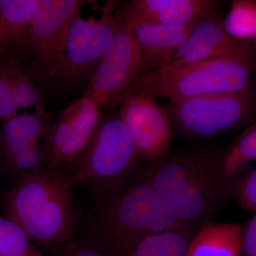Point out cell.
<instances>
[{
  "mask_svg": "<svg viewBox=\"0 0 256 256\" xmlns=\"http://www.w3.org/2000/svg\"><path fill=\"white\" fill-rule=\"evenodd\" d=\"M230 194L242 210L256 213V169L232 183Z\"/></svg>",
  "mask_w": 256,
  "mask_h": 256,
  "instance_id": "obj_25",
  "label": "cell"
},
{
  "mask_svg": "<svg viewBox=\"0 0 256 256\" xmlns=\"http://www.w3.org/2000/svg\"><path fill=\"white\" fill-rule=\"evenodd\" d=\"M220 4L216 0H132L124 13L143 21L180 26L217 16Z\"/></svg>",
  "mask_w": 256,
  "mask_h": 256,
  "instance_id": "obj_15",
  "label": "cell"
},
{
  "mask_svg": "<svg viewBox=\"0 0 256 256\" xmlns=\"http://www.w3.org/2000/svg\"><path fill=\"white\" fill-rule=\"evenodd\" d=\"M121 14L132 30L148 72L160 70L172 63L196 23L172 26Z\"/></svg>",
  "mask_w": 256,
  "mask_h": 256,
  "instance_id": "obj_14",
  "label": "cell"
},
{
  "mask_svg": "<svg viewBox=\"0 0 256 256\" xmlns=\"http://www.w3.org/2000/svg\"><path fill=\"white\" fill-rule=\"evenodd\" d=\"M84 0H42L30 24L32 68L45 82L54 84L63 62L72 22L80 16Z\"/></svg>",
  "mask_w": 256,
  "mask_h": 256,
  "instance_id": "obj_9",
  "label": "cell"
},
{
  "mask_svg": "<svg viewBox=\"0 0 256 256\" xmlns=\"http://www.w3.org/2000/svg\"><path fill=\"white\" fill-rule=\"evenodd\" d=\"M142 159L118 112L101 118L68 178L72 186L86 185L92 193L116 192L136 180Z\"/></svg>",
  "mask_w": 256,
  "mask_h": 256,
  "instance_id": "obj_5",
  "label": "cell"
},
{
  "mask_svg": "<svg viewBox=\"0 0 256 256\" xmlns=\"http://www.w3.org/2000/svg\"><path fill=\"white\" fill-rule=\"evenodd\" d=\"M62 169L18 175L3 198L4 216L18 224L37 247L50 250L75 238L84 217Z\"/></svg>",
  "mask_w": 256,
  "mask_h": 256,
  "instance_id": "obj_3",
  "label": "cell"
},
{
  "mask_svg": "<svg viewBox=\"0 0 256 256\" xmlns=\"http://www.w3.org/2000/svg\"><path fill=\"white\" fill-rule=\"evenodd\" d=\"M242 230V254L256 256V213Z\"/></svg>",
  "mask_w": 256,
  "mask_h": 256,
  "instance_id": "obj_27",
  "label": "cell"
},
{
  "mask_svg": "<svg viewBox=\"0 0 256 256\" xmlns=\"http://www.w3.org/2000/svg\"><path fill=\"white\" fill-rule=\"evenodd\" d=\"M222 22L225 30L234 38L256 43L255 1L236 0Z\"/></svg>",
  "mask_w": 256,
  "mask_h": 256,
  "instance_id": "obj_21",
  "label": "cell"
},
{
  "mask_svg": "<svg viewBox=\"0 0 256 256\" xmlns=\"http://www.w3.org/2000/svg\"><path fill=\"white\" fill-rule=\"evenodd\" d=\"M223 161L226 174L232 182L247 164L256 161V118L224 154Z\"/></svg>",
  "mask_w": 256,
  "mask_h": 256,
  "instance_id": "obj_20",
  "label": "cell"
},
{
  "mask_svg": "<svg viewBox=\"0 0 256 256\" xmlns=\"http://www.w3.org/2000/svg\"><path fill=\"white\" fill-rule=\"evenodd\" d=\"M173 130L188 139L203 140L233 131L256 118V92L197 96L168 102L164 106Z\"/></svg>",
  "mask_w": 256,
  "mask_h": 256,
  "instance_id": "obj_6",
  "label": "cell"
},
{
  "mask_svg": "<svg viewBox=\"0 0 256 256\" xmlns=\"http://www.w3.org/2000/svg\"><path fill=\"white\" fill-rule=\"evenodd\" d=\"M242 230L238 223L205 222L192 236L186 256H242Z\"/></svg>",
  "mask_w": 256,
  "mask_h": 256,
  "instance_id": "obj_17",
  "label": "cell"
},
{
  "mask_svg": "<svg viewBox=\"0 0 256 256\" xmlns=\"http://www.w3.org/2000/svg\"><path fill=\"white\" fill-rule=\"evenodd\" d=\"M44 160V153L38 144H30L2 158L0 165L4 171L20 175L42 169Z\"/></svg>",
  "mask_w": 256,
  "mask_h": 256,
  "instance_id": "obj_23",
  "label": "cell"
},
{
  "mask_svg": "<svg viewBox=\"0 0 256 256\" xmlns=\"http://www.w3.org/2000/svg\"><path fill=\"white\" fill-rule=\"evenodd\" d=\"M254 58L226 56L143 74L129 92H142L173 102L252 88Z\"/></svg>",
  "mask_w": 256,
  "mask_h": 256,
  "instance_id": "obj_4",
  "label": "cell"
},
{
  "mask_svg": "<svg viewBox=\"0 0 256 256\" xmlns=\"http://www.w3.org/2000/svg\"><path fill=\"white\" fill-rule=\"evenodd\" d=\"M136 178L156 188L194 232L218 214L232 183L224 171L223 156L207 150L168 153L150 161Z\"/></svg>",
  "mask_w": 256,
  "mask_h": 256,
  "instance_id": "obj_2",
  "label": "cell"
},
{
  "mask_svg": "<svg viewBox=\"0 0 256 256\" xmlns=\"http://www.w3.org/2000/svg\"><path fill=\"white\" fill-rule=\"evenodd\" d=\"M255 54L256 47L252 42L234 38L225 30L222 20L214 16L202 18L194 24L172 63L164 68L174 69L220 57L254 58Z\"/></svg>",
  "mask_w": 256,
  "mask_h": 256,
  "instance_id": "obj_12",
  "label": "cell"
},
{
  "mask_svg": "<svg viewBox=\"0 0 256 256\" xmlns=\"http://www.w3.org/2000/svg\"><path fill=\"white\" fill-rule=\"evenodd\" d=\"M118 1L108 0L98 18H76L67 36L63 62L54 85L68 90L88 84L120 23Z\"/></svg>",
  "mask_w": 256,
  "mask_h": 256,
  "instance_id": "obj_7",
  "label": "cell"
},
{
  "mask_svg": "<svg viewBox=\"0 0 256 256\" xmlns=\"http://www.w3.org/2000/svg\"><path fill=\"white\" fill-rule=\"evenodd\" d=\"M94 197L79 240L107 255L129 256L144 239L166 230H192L142 180L136 178L116 192L94 193Z\"/></svg>",
  "mask_w": 256,
  "mask_h": 256,
  "instance_id": "obj_1",
  "label": "cell"
},
{
  "mask_svg": "<svg viewBox=\"0 0 256 256\" xmlns=\"http://www.w3.org/2000/svg\"><path fill=\"white\" fill-rule=\"evenodd\" d=\"M42 0H0V64L28 66L33 60L30 24Z\"/></svg>",
  "mask_w": 256,
  "mask_h": 256,
  "instance_id": "obj_13",
  "label": "cell"
},
{
  "mask_svg": "<svg viewBox=\"0 0 256 256\" xmlns=\"http://www.w3.org/2000/svg\"><path fill=\"white\" fill-rule=\"evenodd\" d=\"M34 108L33 114H18L2 122L0 160L24 146L38 144L42 138L46 137L53 116L42 104Z\"/></svg>",
  "mask_w": 256,
  "mask_h": 256,
  "instance_id": "obj_16",
  "label": "cell"
},
{
  "mask_svg": "<svg viewBox=\"0 0 256 256\" xmlns=\"http://www.w3.org/2000/svg\"><path fill=\"white\" fill-rule=\"evenodd\" d=\"M118 28L82 95L100 108L120 106L141 76L146 73L142 52L132 30L120 14Z\"/></svg>",
  "mask_w": 256,
  "mask_h": 256,
  "instance_id": "obj_8",
  "label": "cell"
},
{
  "mask_svg": "<svg viewBox=\"0 0 256 256\" xmlns=\"http://www.w3.org/2000/svg\"><path fill=\"white\" fill-rule=\"evenodd\" d=\"M22 67L0 64V122L18 114L13 102L12 85L15 74Z\"/></svg>",
  "mask_w": 256,
  "mask_h": 256,
  "instance_id": "obj_24",
  "label": "cell"
},
{
  "mask_svg": "<svg viewBox=\"0 0 256 256\" xmlns=\"http://www.w3.org/2000/svg\"><path fill=\"white\" fill-rule=\"evenodd\" d=\"M0 256H45L18 224L0 216Z\"/></svg>",
  "mask_w": 256,
  "mask_h": 256,
  "instance_id": "obj_22",
  "label": "cell"
},
{
  "mask_svg": "<svg viewBox=\"0 0 256 256\" xmlns=\"http://www.w3.org/2000/svg\"><path fill=\"white\" fill-rule=\"evenodd\" d=\"M194 232L171 230L154 234L142 240L129 256H186Z\"/></svg>",
  "mask_w": 256,
  "mask_h": 256,
  "instance_id": "obj_18",
  "label": "cell"
},
{
  "mask_svg": "<svg viewBox=\"0 0 256 256\" xmlns=\"http://www.w3.org/2000/svg\"><path fill=\"white\" fill-rule=\"evenodd\" d=\"M101 118L100 108L86 95L60 110L44 138L43 168L62 169L72 164L92 139Z\"/></svg>",
  "mask_w": 256,
  "mask_h": 256,
  "instance_id": "obj_10",
  "label": "cell"
},
{
  "mask_svg": "<svg viewBox=\"0 0 256 256\" xmlns=\"http://www.w3.org/2000/svg\"><path fill=\"white\" fill-rule=\"evenodd\" d=\"M45 85L42 76L30 64L18 69L12 85L13 102L16 110L43 104Z\"/></svg>",
  "mask_w": 256,
  "mask_h": 256,
  "instance_id": "obj_19",
  "label": "cell"
},
{
  "mask_svg": "<svg viewBox=\"0 0 256 256\" xmlns=\"http://www.w3.org/2000/svg\"><path fill=\"white\" fill-rule=\"evenodd\" d=\"M50 252L52 256H110L74 238L53 248Z\"/></svg>",
  "mask_w": 256,
  "mask_h": 256,
  "instance_id": "obj_26",
  "label": "cell"
},
{
  "mask_svg": "<svg viewBox=\"0 0 256 256\" xmlns=\"http://www.w3.org/2000/svg\"><path fill=\"white\" fill-rule=\"evenodd\" d=\"M118 114L142 159L154 161L170 152L174 130L164 108L154 96L142 92L128 94Z\"/></svg>",
  "mask_w": 256,
  "mask_h": 256,
  "instance_id": "obj_11",
  "label": "cell"
}]
</instances>
